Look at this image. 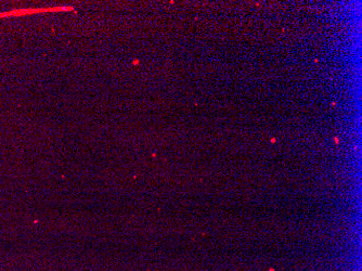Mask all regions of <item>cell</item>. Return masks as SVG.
Instances as JSON below:
<instances>
[{"label": "cell", "mask_w": 362, "mask_h": 271, "mask_svg": "<svg viewBox=\"0 0 362 271\" xmlns=\"http://www.w3.org/2000/svg\"><path fill=\"white\" fill-rule=\"evenodd\" d=\"M74 11V7L72 6H56V7H47V8H31V9H20L13 10L10 12H0V18H7V16H21L28 14L37 13H47V12H70Z\"/></svg>", "instance_id": "6da1fadb"}]
</instances>
